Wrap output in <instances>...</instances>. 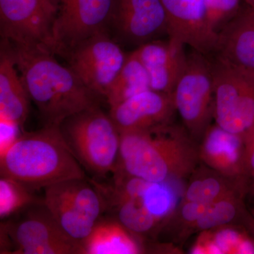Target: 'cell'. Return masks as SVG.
<instances>
[{"label":"cell","instance_id":"cell-1","mask_svg":"<svg viewBox=\"0 0 254 254\" xmlns=\"http://www.w3.org/2000/svg\"><path fill=\"white\" fill-rule=\"evenodd\" d=\"M4 43L44 126H60L66 118L99 106L95 99L97 95L85 86L69 66L60 64L54 53Z\"/></svg>","mask_w":254,"mask_h":254},{"label":"cell","instance_id":"cell-2","mask_svg":"<svg viewBox=\"0 0 254 254\" xmlns=\"http://www.w3.org/2000/svg\"><path fill=\"white\" fill-rule=\"evenodd\" d=\"M200 162L198 144L187 130L170 123L121 133L115 171L160 183L190 177Z\"/></svg>","mask_w":254,"mask_h":254},{"label":"cell","instance_id":"cell-3","mask_svg":"<svg viewBox=\"0 0 254 254\" xmlns=\"http://www.w3.org/2000/svg\"><path fill=\"white\" fill-rule=\"evenodd\" d=\"M0 155L1 177L15 180L31 190L86 178L81 164L64 140L59 126L23 132Z\"/></svg>","mask_w":254,"mask_h":254},{"label":"cell","instance_id":"cell-4","mask_svg":"<svg viewBox=\"0 0 254 254\" xmlns=\"http://www.w3.org/2000/svg\"><path fill=\"white\" fill-rule=\"evenodd\" d=\"M64 140L83 168L96 175L115 173L121 133L99 106L73 115L60 124Z\"/></svg>","mask_w":254,"mask_h":254},{"label":"cell","instance_id":"cell-5","mask_svg":"<svg viewBox=\"0 0 254 254\" xmlns=\"http://www.w3.org/2000/svg\"><path fill=\"white\" fill-rule=\"evenodd\" d=\"M211 63L215 123L246 143L254 133V73L218 58Z\"/></svg>","mask_w":254,"mask_h":254},{"label":"cell","instance_id":"cell-6","mask_svg":"<svg viewBox=\"0 0 254 254\" xmlns=\"http://www.w3.org/2000/svg\"><path fill=\"white\" fill-rule=\"evenodd\" d=\"M43 203L57 223L82 247L104 211L103 194L85 179L66 180L46 187Z\"/></svg>","mask_w":254,"mask_h":254},{"label":"cell","instance_id":"cell-7","mask_svg":"<svg viewBox=\"0 0 254 254\" xmlns=\"http://www.w3.org/2000/svg\"><path fill=\"white\" fill-rule=\"evenodd\" d=\"M175 108L185 128L200 141L214 120V82L212 63L193 50L173 92Z\"/></svg>","mask_w":254,"mask_h":254},{"label":"cell","instance_id":"cell-8","mask_svg":"<svg viewBox=\"0 0 254 254\" xmlns=\"http://www.w3.org/2000/svg\"><path fill=\"white\" fill-rule=\"evenodd\" d=\"M1 254H78L81 246L57 223L43 203L23 218L1 224Z\"/></svg>","mask_w":254,"mask_h":254},{"label":"cell","instance_id":"cell-9","mask_svg":"<svg viewBox=\"0 0 254 254\" xmlns=\"http://www.w3.org/2000/svg\"><path fill=\"white\" fill-rule=\"evenodd\" d=\"M58 11V0H0L2 41L55 54L53 33Z\"/></svg>","mask_w":254,"mask_h":254},{"label":"cell","instance_id":"cell-10","mask_svg":"<svg viewBox=\"0 0 254 254\" xmlns=\"http://www.w3.org/2000/svg\"><path fill=\"white\" fill-rule=\"evenodd\" d=\"M65 54L69 67L97 95L107 93L123 67L127 55L106 32L87 38Z\"/></svg>","mask_w":254,"mask_h":254},{"label":"cell","instance_id":"cell-11","mask_svg":"<svg viewBox=\"0 0 254 254\" xmlns=\"http://www.w3.org/2000/svg\"><path fill=\"white\" fill-rule=\"evenodd\" d=\"M54 27L55 53H65L90 37L106 32L117 0H58Z\"/></svg>","mask_w":254,"mask_h":254},{"label":"cell","instance_id":"cell-12","mask_svg":"<svg viewBox=\"0 0 254 254\" xmlns=\"http://www.w3.org/2000/svg\"><path fill=\"white\" fill-rule=\"evenodd\" d=\"M168 20V36L205 55L215 53L219 34L210 28L204 0H160Z\"/></svg>","mask_w":254,"mask_h":254},{"label":"cell","instance_id":"cell-13","mask_svg":"<svg viewBox=\"0 0 254 254\" xmlns=\"http://www.w3.org/2000/svg\"><path fill=\"white\" fill-rule=\"evenodd\" d=\"M175 110L173 95L150 89L110 107L109 115L123 133L167 125Z\"/></svg>","mask_w":254,"mask_h":254},{"label":"cell","instance_id":"cell-14","mask_svg":"<svg viewBox=\"0 0 254 254\" xmlns=\"http://www.w3.org/2000/svg\"><path fill=\"white\" fill-rule=\"evenodd\" d=\"M185 47L169 38L166 41L147 42L133 51L148 73L152 90L173 95L187 64Z\"/></svg>","mask_w":254,"mask_h":254},{"label":"cell","instance_id":"cell-15","mask_svg":"<svg viewBox=\"0 0 254 254\" xmlns=\"http://www.w3.org/2000/svg\"><path fill=\"white\" fill-rule=\"evenodd\" d=\"M113 21L125 38L140 45L168 34V20L160 0H117Z\"/></svg>","mask_w":254,"mask_h":254},{"label":"cell","instance_id":"cell-16","mask_svg":"<svg viewBox=\"0 0 254 254\" xmlns=\"http://www.w3.org/2000/svg\"><path fill=\"white\" fill-rule=\"evenodd\" d=\"M198 144L202 164L218 173L244 181L247 176L246 143L242 137L230 133L216 124L210 125Z\"/></svg>","mask_w":254,"mask_h":254},{"label":"cell","instance_id":"cell-17","mask_svg":"<svg viewBox=\"0 0 254 254\" xmlns=\"http://www.w3.org/2000/svg\"><path fill=\"white\" fill-rule=\"evenodd\" d=\"M217 58L254 73V11H240L220 33Z\"/></svg>","mask_w":254,"mask_h":254},{"label":"cell","instance_id":"cell-18","mask_svg":"<svg viewBox=\"0 0 254 254\" xmlns=\"http://www.w3.org/2000/svg\"><path fill=\"white\" fill-rule=\"evenodd\" d=\"M0 56V115L1 120L22 129L29 113V95L9 47L1 42Z\"/></svg>","mask_w":254,"mask_h":254},{"label":"cell","instance_id":"cell-19","mask_svg":"<svg viewBox=\"0 0 254 254\" xmlns=\"http://www.w3.org/2000/svg\"><path fill=\"white\" fill-rule=\"evenodd\" d=\"M245 190V182L225 176L203 164L190 175L182 200L211 203L229 195L243 194Z\"/></svg>","mask_w":254,"mask_h":254},{"label":"cell","instance_id":"cell-20","mask_svg":"<svg viewBox=\"0 0 254 254\" xmlns=\"http://www.w3.org/2000/svg\"><path fill=\"white\" fill-rule=\"evenodd\" d=\"M142 246L118 220H99L83 245V254H136Z\"/></svg>","mask_w":254,"mask_h":254},{"label":"cell","instance_id":"cell-21","mask_svg":"<svg viewBox=\"0 0 254 254\" xmlns=\"http://www.w3.org/2000/svg\"><path fill=\"white\" fill-rule=\"evenodd\" d=\"M190 252L195 254H254V240L240 228L225 225L201 232Z\"/></svg>","mask_w":254,"mask_h":254},{"label":"cell","instance_id":"cell-22","mask_svg":"<svg viewBox=\"0 0 254 254\" xmlns=\"http://www.w3.org/2000/svg\"><path fill=\"white\" fill-rule=\"evenodd\" d=\"M150 88L146 70L135 53L127 55L123 67L107 93V102L110 107L125 101Z\"/></svg>","mask_w":254,"mask_h":254},{"label":"cell","instance_id":"cell-23","mask_svg":"<svg viewBox=\"0 0 254 254\" xmlns=\"http://www.w3.org/2000/svg\"><path fill=\"white\" fill-rule=\"evenodd\" d=\"M108 190L110 200L116 208L118 220L134 235H144L160 224L150 213L140 198H127Z\"/></svg>","mask_w":254,"mask_h":254},{"label":"cell","instance_id":"cell-24","mask_svg":"<svg viewBox=\"0 0 254 254\" xmlns=\"http://www.w3.org/2000/svg\"><path fill=\"white\" fill-rule=\"evenodd\" d=\"M242 195H229L213 202L187 230L201 232L235 223L245 212Z\"/></svg>","mask_w":254,"mask_h":254},{"label":"cell","instance_id":"cell-25","mask_svg":"<svg viewBox=\"0 0 254 254\" xmlns=\"http://www.w3.org/2000/svg\"><path fill=\"white\" fill-rule=\"evenodd\" d=\"M170 182H148L140 198L160 224L172 218L176 210L177 196Z\"/></svg>","mask_w":254,"mask_h":254},{"label":"cell","instance_id":"cell-26","mask_svg":"<svg viewBox=\"0 0 254 254\" xmlns=\"http://www.w3.org/2000/svg\"><path fill=\"white\" fill-rule=\"evenodd\" d=\"M28 190L21 184L7 178L0 179V217L1 219L9 217L22 208L36 202Z\"/></svg>","mask_w":254,"mask_h":254},{"label":"cell","instance_id":"cell-27","mask_svg":"<svg viewBox=\"0 0 254 254\" xmlns=\"http://www.w3.org/2000/svg\"><path fill=\"white\" fill-rule=\"evenodd\" d=\"M204 4L209 25L218 34L240 11V0H204Z\"/></svg>","mask_w":254,"mask_h":254},{"label":"cell","instance_id":"cell-28","mask_svg":"<svg viewBox=\"0 0 254 254\" xmlns=\"http://www.w3.org/2000/svg\"><path fill=\"white\" fill-rule=\"evenodd\" d=\"M211 203L182 200L179 206V218L181 219L183 223L187 224L186 229L196 221Z\"/></svg>","mask_w":254,"mask_h":254},{"label":"cell","instance_id":"cell-29","mask_svg":"<svg viewBox=\"0 0 254 254\" xmlns=\"http://www.w3.org/2000/svg\"><path fill=\"white\" fill-rule=\"evenodd\" d=\"M21 129L14 123L1 120V152L4 151L20 136L18 130Z\"/></svg>","mask_w":254,"mask_h":254},{"label":"cell","instance_id":"cell-30","mask_svg":"<svg viewBox=\"0 0 254 254\" xmlns=\"http://www.w3.org/2000/svg\"><path fill=\"white\" fill-rule=\"evenodd\" d=\"M246 168L247 175H254V133L246 142Z\"/></svg>","mask_w":254,"mask_h":254},{"label":"cell","instance_id":"cell-31","mask_svg":"<svg viewBox=\"0 0 254 254\" xmlns=\"http://www.w3.org/2000/svg\"><path fill=\"white\" fill-rule=\"evenodd\" d=\"M245 2L247 3L248 7L254 11V0H245Z\"/></svg>","mask_w":254,"mask_h":254},{"label":"cell","instance_id":"cell-32","mask_svg":"<svg viewBox=\"0 0 254 254\" xmlns=\"http://www.w3.org/2000/svg\"></svg>","mask_w":254,"mask_h":254}]
</instances>
